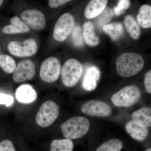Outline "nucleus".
I'll use <instances>...</instances> for the list:
<instances>
[{
	"label": "nucleus",
	"instance_id": "obj_1",
	"mask_svg": "<svg viewBox=\"0 0 151 151\" xmlns=\"http://www.w3.org/2000/svg\"><path fill=\"white\" fill-rule=\"evenodd\" d=\"M145 65V60L140 54L134 52H125L117 58L116 68L117 73L121 76L129 77L140 72Z\"/></svg>",
	"mask_w": 151,
	"mask_h": 151
},
{
	"label": "nucleus",
	"instance_id": "obj_2",
	"mask_svg": "<svg viewBox=\"0 0 151 151\" xmlns=\"http://www.w3.org/2000/svg\"><path fill=\"white\" fill-rule=\"evenodd\" d=\"M89 120L82 116H76L68 119L60 125L61 132L64 137L74 139L84 137L89 131Z\"/></svg>",
	"mask_w": 151,
	"mask_h": 151
},
{
	"label": "nucleus",
	"instance_id": "obj_3",
	"mask_svg": "<svg viewBox=\"0 0 151 151\" xmlns=\"http://www.w3.org/2000/svg\"><path fill=\"white\" fill-rule=\"evenodd\" d=\"M141 97L139 88L136 85L125 86L113 94L111 101L117 107H131L137 103Z\"/></svg>",
	"mask_w": 151,
	"mask_h": 151
},
{
	"label": "nucleus",
	"instance_id": "obj_4",
	"mask_svg": "<svg viewBox=\"0 0 151 151\" xmlns=\"http://www.w3.org/2000/svg\"><path fill=\"white\" fill-rule=\"evenodd\" d=\"M83 71V65L78 60L73 58L68 60L61 68L63 83L68 87L75 86L81 78Z\"/></svg>",
	"mask_w": 151,
	"mask_h": 151
},
{
	"label": "nucleus",
	"instance_id": "obj_5",
	"mask_svg": "<svg viewBox=\"0 0 151 151\" xmlns=\"http://www.w3.org/2000/svg\"><path fill=\"white\" fill-rule=\"evenodd\" d=\"M59 108L55 102L48 100L41 106L37 113L35 121L38 126L43 128L49 127L58 118Z\"/></svg>",
	"mask_w": 151,
	"mask_h": 151
},
{
	"label": "nucleus",
	"instance_id": "obj_6",
	"mask_svg": "<svg viewBox=\"0 0 151 151\" xmlns=\"http://www.w3.org/2000/svg\"><path fill=\"white\" fill-rule=\"evenodd\" d=\"M74 17L66 13L60 17L55 25L53 36L55 40L63 42L65 40L72 32L74 27Z\"/></svg>",
	"mask_w": 151,
	"mask_h": 151
},
{
	"label": "nucleus",
	"instance_id": "obj_7",
	"mask_svg": "<svg viewBox=\"0 0 151 151\" xmlns=\"http://www.w3.org/2000/svg\"><path fill=\"white\" fill-rule=\"evenodd\" d=\"M61 65L59 60L55 57L48 58L41 65L40 76L41 79L47 83L56 81L60 74Z\"/></svg>",
	"mask_w": 151,
	"mask_h": 151
},
{
	"label": "nucleus",
	"instance_id": "obj_8",
	"mask_svg": "<svg viewBox=\"0 0 151 151\" xmlns=\"http://www.w3.org/2000/svg\"><path fill=\"white\" fill-rule=\"evenodd\" d=\"M8 50L15 56L26 57L34 55L37 50V45L35 40L28 39L22 42L12 41L8 45Z\"/></svg>",
	"mask_w": 151,
	"mask_h": 151
},
{
	"label": "nucleus",
	"instance_id": "obj_9",
	"mask_svg": "<svg viewBox=\"0 0 151 151\" xmlns=\"http://www.w3.org/2000/svg\"><path fill=\"white\" fill-rule=\"evenodd\" d=\"M21 18L25 24L35 30H41L46 26L45 17L38 10L32 9L24 11L21 14Z\"/></svg>",
	"mask_w": 151,
	"mask_h": 151
},
{
	"label": "nucleus",
	"instance_id": "obj_10",
	"mask_svg": "<svg viewBox=\"0 0 151 151\" xmlns=\"http://www.w3.org/2000/svg\"><path fill=\"white\" fill-rule=\"evenodd\" d=\"M81 110L84 114L96 117H108L112 113L111 107L108 104L97 100H90L84 103Z\"/></svg>",
	"mask_w": 151,
	"mask_h": 151
},
{
	"label": "nucleus",
	"instance_id": "obj_11",
	"mask_svg": "<svg viewBox=\"0 0 151 151\" xmlns=\"http://www.w3.org/2000/svg\"><path fill=\"white\" fill-rule=\"evenodd\" d=\"M15 82H22L31 80L35 74L34 64L29 60H24L19 63L13 72Z\"/></svg>",
	"mask_w": 151,
	"mask_h": 151
},
{
	"label": "nucleus",
	"instance_id": "obj_12",
	"mask_svg": "<svg viewBox=\"0 0 151 151\" xmlns=\"http://www.w3.org/2000/svg\"><path fill=\"white\" fill-rule=\"evenodd\" d=\"M17 100L24 104H29L34 102L37 98V94L32 86L29 84H23L17 89L15 93Z\"/></svg>",
	"mask_w": 151,
	"mask_h": 151
},
{
	"label": "nucleus",
	"instance_id": "obj_13",
	"mask_svg": "<svg viewBox=\"0 0 151 151\" xmlns=\"http://www.w3.org/2000/svg\"><path fill=\"white\" fill-rule=\"evenodd\" d=\"M100 72L98 68L92 66L88 68L83 81V87L86 91L94 90L97 86V82L100 79Z\"/></svg>",
	"mask_w": 151,
	"mask_h": 151
},
{
	"label": "nucleus",
	"instance_id": "obj_14",
	"mask_svg": "<svg viewBox=\"0 0 151 151\" xmlns=\"http://www.w3.org/2000/svg\"><path fill=\"white\" fill-rule=\"evenodd\" d=\"M132 121L144 128L151 127V108L144 107L135 111L132 115Z\"/></svg>",
	"mask_w": 151,
	"mask_h": 151
},
{
	"label": "nucleus",
	"instance_id": "obj_15",
	"mask_svg": "<svg viewBox=\"0 0 151 151\" xmlns=\"http://www.w3.org/2000/svg\"><path fill=\"white\" fill-rule=\"evenodd\" d=\"M107 0H92L85 8L84 15L88 19H93L98 16L106 7Z\"/></svg>",
	"mask_w": 151,
	"mask_h": 151
},
{
	"label": "nucleus",
	"instance_id": "obj_16",
	"mask_svg": "<svg viewBox=\"0 0 151 151\" xmlns=\"http://www.w3.org/2000/svg\"><path fill=\"white\" fill-rule=\"evenodd\" d=\"M125 128L127 133L133 139L139 142L145 140L148 135L147 128L141 127L132 121L127 122Z\"/></svg>",
	"mask_w": 151,
	"mask_h": 151
},
{
	"label": "nucleus",
	"instance_id": "obj_17",
	"mask_svg": "<svg viewBox=\"0 0 151 151\" xmlns=\"http://www.w3.org/2000/svg\"><path fill=\"white\" fill-rule=\"evenodd\" d=\"M11 25H7L2 29L3 33L6 34L24 33L29 31V28L18 17H14L10 20Z\"/></svg>",
	"mask_w": 151,
	"mask_h": 151
},
{
	"label": "nucleus",
	"instance_id": "obj_18",
	"mask_svg": "<svg viewBox=\"0 0 151 151\" xmlns=\"http://www.w3.org/2000/svg\"><path fill=\"white\" fill-rule=\"evenodd\" d=\"M83 36L84 41L89 46H96L100 42L99 38L95 35L94 25L91 22L84 23L83 27Z\"/></svg>",
	"mask_w": 151,
	"mask_h": 151
},
{
	"label": "nucleus",
	"instance_id": "obj_19",
	"mask_svg": "<svg viewBox=\"0 0 151 151\" xmlns=\"http://www.w3.org/2000/svg\"><path fill=\"white\" fill-rule=\"evenodd\" d=\"M137 20L140 26L144 29L151 28V6H142L139 10Z\"/></svg>",
	"mask_w": 151,
	"mask_h": 151
},
{
	"label": "nucleus",
	"instance_id": "obj_20",
	"mask_svg": "<svg viewBox=\"0 0 151 151\" xmlns=\"http://www.w3.org/2000/svg\"><path fill=\"white\" fill-rule=\"evenodd\" d=\"M125 27L131 37L136 40L139 38L141 35V29L139 25L132 16L128 15L124 19Z\"/></svg>",
	"mask_w": 151,
	"mask_h": 151
},
{
	"label": "nucleus",
	"instance_id": "obj_21",
	"mask_svg": "<svg viewBox=\"0 0 151 151\" xmlns=\"http://www.w3.org/2000/svg\"><path fill=\"white\" fill-rule=\"evenodd\" d=\"M103 32L109 35L113 41L119 39L123 34V27L121 23L114 22L104 26Z\"/></svg>",
	"mask_w": 151,
	"mask_h": 151
},
{
	"label": "nucleus",
	"instance_id": "obj_22",
	"mask_svg": "<svg viewBox=\"0 0 151 151\" xmlns=\"http://www.w3.org/2000/svg\"><path fill=\"white\" fill-rule=\"evenodd\" d=\"M73 147L74 145L71 140L55 139L51 143L50 151H73Z\"/></svg>",
	"mask_w": 151,
	"mask_h": 151
},
{
	"label": "nucleus",
	"instance_id": "obj_23",
	"mask_svg": "<svg viewBox=\"0 0 151 151\" xmlns=\"http://www.w3.org/2000/svg\"><path fill=\"white\" fill-rule=\"evenodd\" d=\"M114 11L112 9L106 7L104 10L97 16L95 20L96 24L99 28H103L104 26L108 24L114 16Z\"/></svg>",
	"mask_w": 151,
	"mask_h": 151
},
{
	"label": "nucleus",
	"instance_id": "obj_24",
	"mask_svg": "<svg viewBox=\"0 0 151 151\" xmlns=\"http://www.w3.org/2000/svg\"><path fill=\"white\" fill-rule=\"evenodd\" d=\"M16 66L15 61L12 57L7 55H0V67L6 73H13Z\"/></svg>",
	"mask_w": 151,
	"mask_h": 151
},
{
	"label": "nucleus",
	"instance_id": "obj_25",
	"mask_svg": "<svg viewBox=\"0 0 151 151\" xmlns=\"http://www.w3.org/2000/svg\"><path fill=\"white\" fill-rule=\"evenodd\" d=\"M123 143L118 139L109 140L98 147L96 151H121Z\"/></svg>",
	"mask_w": 151,
	"mask_h": 151
},
{
	"label": "nucleus",
	"instance_id": "obj_26",
	"mask_svg": "<svg viewBox=\"0 0 151 151\" xmlns=\"http://www.w3.org/2000/svg\"><path fill=\"white\" fill-rule=\"evenodd\" d=\"M72 40L74 45L81 47L83 45V36L81 28L78 25L73 28L72 32Z\"/></svg>",
	"mask_w": 151,
	"mask_h": 151
},
{
	"label": "nucleus",
	"instance_id": "obj_27",
	"mask_svg": "<svg viewBox=\"0 0 151 151\" xmlns=\"http://www.w3.org/2000/svg\"><path fill=\"white\" fill-rule=\"evenodd\" d=\"M131 1L129 0H121L119 1L118 5L114 8V14L116 16L121 15L125 13L126 11L129 7Z\"/></svg>",
	"mask_w": 151,
	"mask_h": 151
},
{
	"label": "nucleus",
	"instance_id": "obj_28",
	"mask_svg": "<svg viewBox=\"0 0 151 151\" xmlns=\"http://www.w3.org/2000/svg\"><path fill=\"white\" fill-rule=\"evenodd\" d=\"M0 151H16L13 143L9 140H4L0 143Z\"/></svg>",
	"mask_w": 151,
	"mask_h": 151
},
{
	"label": "nucleus",
	"instance_id": "obj_29",
	"mask_svg": "<svg viewBox=\"0 0 151 151\" xmlns=\"http://www.w3.org/2000/svg\"><path fill=\"white\" fill-rule=\"evenodd\" d=\"M14 101V97L11 95L0 93V105H5L9 107L12 105Z\"/></svg>",
	"mask_w": 151,
	"mask_h": 151
},
{
	"label": "nucleus",
	"instance_id": "obj_30",
	"mask_svg": "<svg viewBox=\"0 0 151 151\" xmlns=\"http://www.w3.org/2000/svg\"><path fill=\"white\" fill-rule=\"evenodd\" d=\"M144 85L146 92L151 94V69L148 71L145 74Z\"/></svg>",
	"mask_w": 151,
	"mask_h": 151
},
{
	"label": "nucleus",
	"instance_id": "obj_31",
	"mask_svg": "<svg viewBox=\"0 0 151 151\" xmlns=\"http://www.w3.org/2000/svg\"><path fill=\"white\" fill-rule=\"evenodd\" d=\"M70 1L69 0H50L48 1V4L52 8H56Z\"/></svg>",
	"mask_w": 151,
	"mask_h": 151
},
{
	"label": "nucleus",
	"instance_id": "obj_32",
	"mask_svg": "<svg viewBox=\"0 0 151 151\" xmlns=\"http://www.w3.org/2000/svg\"><path fill=\"white\" fill-rule=\"evenodd\" d=\"M3 2H4V1H2V0H0V6L2 4Z\"/></svg>",
	"mask_w": 151,
	"mask_h": 151
},
{
	"label": "nucleus",
	"instance_id": "obj_33",
	"mask_svg": "<svg viewBox=\"0 0 151 151\" xmlns=\"http://www.w3.org/2000/svg\"><path fill=\"white\" fill-rule=\"evenodd\" d=\"M146 151H151V148H150L147 149Z\"/></svg>",
	"mask_w": 151,
	"mask_h": 151
}]
</instances>
